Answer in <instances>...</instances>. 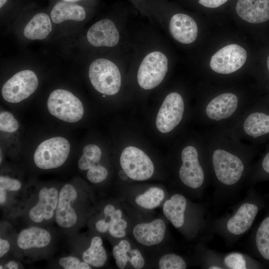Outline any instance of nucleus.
<instances>
[{
    "mask_svg": "<svg viewBox=\"0 0 269 269\" xmlns=\"http://www.w3.org/2000/svg\"><path fill=\"white\" fill-rule=\"evenodd\" d=\"M82 209V192L75 185L66 183L60 188L55 221L66 230L78 226Z\"/></svg>",
    "mask_w": 269,
    "mask_h": 269,
    "instance_id": "obj_1",
    "label": "nucleus"
},
{
    "mask_svg": "<svg viewBox=\"0 0 269 269\" xmlns=\"http://www.w3.org/2000/svg\"><path fill=\"white\" fill-rule=\"evenodd\" d=\"M89 77L94 89L106 95H114L121 86V75L117 66L111 60L98 58L89 68Z\"/></svg>",
    "mask_w": 269,
    "mask_h": 269,
    "instance_id": "obj_2",
    "label": "nucleus"
},
{
    "mask_svg": "<svg viewBox=\"0 0 269 269\" xmlns=\"http://www.w3.org/2000/svg\"><path fill=\"white\" fill-rule=\"evenodd\" d=\"M70 151L68 140L62 136L53 137L41 142L33 154V161L39 169L50 170L61 166Z\"/></svg>",
    "mask_w": 269,
    "mask_h": 269,
    "instance_id": "obj_3",
    "label": "nucleus"
},
{
    "mask_svg": "<svg viewBox=\"0 0 269 269\" xmlns=\"http://www.w3.org/2000/svg\"><path fill=\"white\" fill-rule=\"evenodd\" d=\"M47 107L51 115L71 123L80 121L84 112L81 101L73 93L64 89H56L50 94Z\"/></svg>",
    "mask_w": 269,
    "mask_h": 269,
    "instance_id": "obj_4",
    "label": "nucleus"
},
{
    "mask_svg": "<svg viewBox=\"0 0 269 269\" xmlns=\"http://www.w3.org/2000/svg\"><path fill=\"white\" fill-rule=\"evenodd\" d=\"M59 189L54 186H45L37 191L34 200H32L26 211L31 223L42 224L55 220Z\"/></svg>",
    "mask_w": 269,
    "mask_h": 269,
    "instance_id": "obj_5",
    "label": "nucleus"
},
{
    "mask_svg": "<svg viewBox=\"0 0 269 269\" xmlns=\"http://www.w3.org/2000/svg\"><path fill=\"white\" fill-rule=\"evenodd\" d=\"M168 70V59L159 51L148 53L139 65L137 80L139 86L145 90H151L159 85Z\"/></svg>",
    "mask_w": 269,
    "mask_h": 269,
    "instance_id": "obj_6",
    "label": "nucleus"
},
{
    "mask_svg": "<svg viewBox=\"0 0 269 269\" xmlns=\"http://www.w3.org/2000/svg\"><path fill=\"white\" fill-rule=\"evenodd\" d=\"M120 164L127 176L134 180H147L154 173V165L150 158L134 146H128L123 150Z\"/></svg>",
    "mask_w": 269,
    "mask_h": 269,
    "instance_id": "obj_7",
    "label": "nucleus"
},
{
    "mask_svg": "<svg viewBox=\"0 0 269 269\" xmlns=\"http://www.w3.org/2000/svg\"><path fill=\"white\" fill-rule=\"evenodd\" d=\"M38 85V78L30 70L20 71L3 84L1 89L3 99L11 103H19L33 94Z\"/></svg>",
    "mask_w": 269,
    "mask_h": 269,
    "instance_id": "obj_8",
    "label": "nucleus"
},
{
    "mask_svg": "<svg viewBox=\"0 0 269 269\" xmlns=\"http://www.w3.org/2000/svg\"><path fill=\"white\" fill-rule=\"evenodd\" d=\"M212 160L216 175L222 183L231 185L241 177L244 166L237 156L224 150L217 149L213 153Z\"/></svg>",
    "mask_w": 269,
    "mask_h": 269,
    "instance_id": "obj_9",
    "label": "nucleus"
},
{
    "mask_svg": "<svg viewBox=\"0 0 269 269\" xmlns=\"http://www.w3.org/2000/svg\"><path fill=\"white\" fill-rule=\"evenodd\" d=\"M247 54L241 46L232 44L217 51L211 58L210 65L215 72L232 73L240 69L246 61Z\"/></svg>",
    "mask_w": 269,
    "mask_h": 269,
    "instance_id": "obj_10",
    "label": "nucleus"
},
{
    "mask_svg": "<svg viewBox=\"0 0 269 269\" xmlns=\"http://www.w3.org/2000/svg\"><path fill=\"white\" fill-rule=\"evenodd\" d=\"M184 110V102L180 95L176 92L167 95L157 115L158 130L162 133L171 131L181 121Z\"/></svg>",
    "mask_w": 269,
    "mask_h": 269,
    "instance_id": "obj_11",
    "label": "nucleus"
},
{
    "mask_svg": "<svg viewBox=\"0 0 269 269\" xmlns=\"http://www.w3.org/2000/svg\"><path fill=\"white\" fill-rule=\"evenodd\" d=\"M182 164L179 171L181 181L192 188L200 187L204 179L203 170L198 159V152L192 146L184 148L181 152Z\"/></svg>",
    "mask_w": 269,
    "mask_h": 269,
    "instance_id": "obj_12",
    "label": "nucleus"
},
{
    "mask_svg": "<svg viewBox=\"0 0 269 269\" xmlns=\"http://www.w3.org/2000/svg\"><path fill=\"white\" fill-rule=\"evenodd\" d=\"M87 39L95 47H114L119 42V31L113 21L105 18L93 24L87 32Z\"/></svg>",
    "mask_w": 269,
    "mask_h": 269,
    "instance_id": "obj_13",
    "label": "nucleus"
},
{
    "mask_svg": "<svg viewBox=\"0 0 269 269\" xmlns=\"http://www.w3.org/2000/svg\"><path fill=\"white\" fill-rule=\"evenodd\" d=\"M52 240V235L48 230L33 225L20 231L17 236L16 245L22 251H33L48 247Z\"/></svg>",
    "mask_w": 269,
    "mask_h": 269,
    "instance_id": "obj_14",
    "label": "nucleus"
},
{
    "mask_svg": "<svg viewBox=\"0 0 269 269\" xmlns=\"http://www.w3.org/2000/svg\"><path fill=\"white\" fill-rule=\"evenodd\" d=\"M169 29L173 38L182 44L193 43L198 35V26L195 21L184 13H176L171 17Z\"/></svg>",
    "mask_w": 269,
    "mask_h": 269,
    "instance_id": "obj_15",
    "label": "nucleus"
},
{
    "mask_svg": "<svg viewBox=\"0 0 269 269\" xmlns=\"http://www.w3.org/2000/svg\"><path fill=\"white\" fill-rule=\"evenodd\" d=\"M166 232V225L161 219H156L148 223L137 224L133 229V234L136 241L147 247L155 246L163 240Z\"/></svg>",
    "mask_w": 269,
    "mask_h": 269,
    "instance_id": "obj_16",
    "label": "nucleus"
},
{
    "mask_svg": "<svg viewBox=\"0 0 269 269\" xmlns=\"http://www.w3.org/2000/svg\"><path fill=\"white\" fill-rule=\"evenodd\" d=\"M236 11L245 21L263 23L269 19V0H238Z\"/></svg>",
    "mask_w": 269,
    "mask_h": 269,
    "instance_id": "obj_17",
    "label": "nucleus"
},
{
    "mask_svg": "<svg viewBox=\"0 0 269 269\" xmlns=\"http://www.w3.org/2000/svg\"><path fill=\"white\" fill-rule=\"evenodd\" d=\"M237 97L232 93H224L212 99L208 104L206 113L211 119L219 121L230 117L236 111Z\"/></svg>",
    "mask_w": 269,
    "mask_h": 269,
    "instance_id": "obj_18",
    "label": "nucleus"
},
{
    "mask_svg": "<svg viewBox=\"0 0 269 269\" xmlns=\"http://www.w3.org/2000/svg\"><path fill=\"white\" fill-rule=\"evenodd\" d=\"M258 212V207L255 204L248 203L242 204L235 215L227 222V230L234 235L243 234L251 226Z\"/></svg>",
    "mask_w": 269,
    "mask_h": 269,
    "instance_id": "obj_19",
    "label": "nucleus"
},
{
    "mask_svg": "<svg viewBox=\"0 0 269 269\" xmlns=\"http://www.w3.org/2000/svg\"><path fill=\"white\" fill-rule=\"evenodd\" d=\"M86 15L85 10L82 6L64 0L57 2L50 13L52 21L56 24L68 20L82 21Z\"/></svg>",
    "mask_w": 269,
    "mask_h": 269,
    "instance_id": "obj_20",
    "label": "nucleus"
},
{
    "mask_svg": "<svg viewBox=\"0 0 269 269\" xmlns=\"http://www.w3.org/2000/svg\"><path fill=\"white\" fill-rule=\"evenodd\" d=\"M186 205V198L179 194L173 195L163 205L164 215L175 228H180L184 224Z\"/></svg>",
    "mask_w": 269,
    "mask_h": 269,
    "instance_id": "obj_21",
    "label": "nucleus"
},
{
    "mask_svg": "<svg viewBox=\"0 0 269 269\" xmlns=\"http://www.w3.org/2000/svg\"><path fill=\"white\" fill-rule=\"evenodd\" d=\"M52 30V24L48 15L45 13L35 14L25 25L23 34L30 40H42Z\"/></svg>",
    "mask_w": 269,
    "mask_h": 269,
    "instance_id": "obj_22",
    "label": "nucleus"
},
{
    "mask_svg": "<svg viewBox=\"0 0 269 269\" xmlns=\"http://www.w3.org/2000/svg\"><path fill=\"white\" fill-rule=\"evenodd\" d=\"M81 258L82 260L92 267L104 266L107 260V254L102 238L99 236L93 237L89 247L83 252Z\"/></svg>",
    "mask_w": 269,
    "mask_h": 269,
    "instance_id": "obj_23",
    "label": "nucleus"
},
{
    "mask_svg": "<svg viewBox=\"0 0 269 269\" xmlns=\"http://www.w3.org/2000/svg\"><path fill=\"white\" fill-rule=\"evenodd\" d=\"M244 130L249 135L256 138L269 133V115L256 112L245 120Z\"/></svg>",
    "mask_w": 269,
    "mask_h": 269,
    "instance_id": "obj_24",
    "label": "nucleus"
},
{
    "mask_svg": "<svg viewBox=\"0 0 269 269\" xmlns=\"http://www.w3.org/2000/svg\"><path fill=\"white\" fill-rule=\"evenodd\" d=\"M164 198L163 190L157 187L148 188L143 193L137 195L135 202L137 205L146 209H153L161 204Z\"/></svg>",
    "mask_w": 269,
    "mask_h": 269,
    "instance_id": "obj_25",
    "label": "nucleus"
},
{
    "mask_svg": "<svg viewBox=\"0 0 269 269\" xmlns=\"http://www.w3.org/2000/svg\"><path fill=\"white\" fill-rule=\"evenodd\" d=\"M22 189L21 182L8 176H0V204L1 207L6 206L12 195L18 193Z\"/></svg>",
    "mask_w": 269,
    "mask_h": 269,
    "instance_id": "obj_26",
    "label": "nucleus"
},
{
    "mask_svg": "<svg viewBox=\"0 0 269 269\" xmlns=\"http://www.w3.org/2000/svg\"><path fill=\"white\" fill-rule=\"evenodd\" d=\"M82 153L78 161V166L81 170L87 171L92 166L100 163L102 151L98 146L88 144L83 148Z\"/></svg>",
    "mask_w": 269,
    "mask_h": 269,
    "instance_id": "obj_27",
    "label": "nucleus"
},
{
    "mask_svg": "<svg viewBox=\"0 0 269 269\" xmlns=\"http://www.w3.org/2000/svg\"><path fill=\"white\" fill-rule=\"evenodd\" d=\"M256 242L261 255L265 259L269 260V217L265 219L259 227Z\"/></svg>",
    "mask_w": 269,
    "mask_h": 269,
    "instance_id": "obj_28",
    "label": "nucleus"
},
{
    "mask_svg": "<svg viewBox=\"0 0 269 269\" xmlns=\"http://www.w3.org/2000/svg\"><path fill=\"white\" fill-rule=\"evenodd\" d=\"M104 218L98 220L95 224L96 230L100 233L108 231L111 220L115 217H122L123 213L120 209H116L114 205L107 204L103 209Z\"/></svg>",
    "mask_w": 269,
    "mask_h": 269,
    "instance_id": "obj_29",
    "label": "nucleus"
},
{
    "mask_svg": "<svg viewBox=\"0 0 269 269\" xmlns=\"http://www.w3.org/2000/svg\"><path fill=\"white\" fill-rule=\"evenodd\" d=\"M131 246L130 242L126 240H122L118 245L113 248V255L116 260L117 267L120 269H124L128 262H130Z\"/></svg>",
    "mask_w": 269,
    "mask_h": 269,
    "instance_id": "obj_30",
    "label": "nucleus"
},
{
    "mask_svg": "<svg viewBox=\"0 0 269 269\" xmlns=\"http://www.w3.org/2000/svg\"><path fill=\"white\" fill-rule=\"evenodd\" d=\"M160 269H185L186 264L179 256L174 254H168L161 257L158 262Z\"/></svg>",
    "mask_w": 269,
    "mask_h": 269,
    "instance_id": "obj_31",
    "label": "nucleus"
},
{
    "mask_svg": "<svg viewBox=\"0 0 269 269\" xmlns=\"http://www.w3.org/2000/svg\"><path fill=\"white\" fill-rule=\"evenodd\" d=\"M19 125L13 115L9 112L2 111L0 114V130L6 133H13L17 130Z\"/></svg>",
    "mask_w": 269,
    "mask_h": 269,
    "instance_id": "obj_32",
    "label": "nucleus"
},
{
    "mask_svg": "<svg viewBox=\"0 0 269 269\" xmlns=\"http://www.w3.org/2000/svg\"><path fill=\"white\" fill-rule=\"evenodd\" d=\"M58 264L64 269H91L92 267L75 256L63 257L58 260Z\"/></svg>",
    "mask_w": 269,
    "mask_h": 269,
    "instance_id": "obj_33",
    "label": "nucleus"
},
{
    "mask_svg": "<svg viewBox=\"0 0 269 269\" xmlns=\"http://www.w3.org/2000/svg\"><path fill=\"white\" fill-rule=\"evenodd\" d=\"M127 226V222L125 219L116 217L111 220L108 232L114 238H122L126 235Z\"/></svg>",
    "mask_w": 269,
    "mask_h": 269,
    "instance_id": "obj_34",
    "label": "nucleus"
},
{
    "mask_svg": "<svg viewBox=\"0 0 269 269\" xmlns=\"http://www.w3.org/2000/svg\"><path fill=\"white\" fill-rule=\"evenodd\" d=\"M108 175L107 169L100 163L97 164L87 171L86 177L92 183H99L105 180Z\"/></svg>",
    "mask_w": 269,
    "mask_h": 269,
    "instance_id": "obj_35",
    "label": "nucleus"
},
{
    "mask_svg": "<svg viewBox=\"0 0 269 269\" xmlns=\"http://www.w3.org/2000/svg\"><path fill=\"white\" fill-rule=\"evenodd\" d=\"M227 267L232 269H246V261L243 256L239 253H232L228 255L224 259Z\"/></svg>",
    "mask_w": 269,
    "mask_h": 269,
    "instance_id": "obj_36",
    "label": "nucleus"
},
{
    "mask_svg": "<svg viewBox=\"0 0 269 269\" xmlns=\"http://www.w3.org/2000/svg\"><path fill=\"white\" fill-rule=\"evenodd\" d=\"M131 261L130 263L135 269H142L145 264L144 259L140 251L137 249L130 251Z\"/></svg>",
    "mask_w": 269,
    "mask_h": 269,
    "instance_id": "obj_37",
    "label": "nucleus"
},
{
    "mask_svg": "<svg viewBox=\"0 0 269 269\" xmlns=\"http://www.w3.org/2000/svg\"><path fill=\"white\" fill-rule=\"evenodd\" d=\"M228 0H199V3L207 7L216 8L225 3Z\"/></svg>",
    "mask_w": 269,
    "mask_h": 269,
    "instance_id": "obj_38",
    "label": "nucleus"
},
{
    "mask_svg": "<svg viewBox=\"0 0 269 269\" xmlns=\"http://www.w3.org/2000/svg\"><path fill=\"white\" fill-rule=\"evenodd\" d=\"M9 242L6 239H0V258L1 259L6 254L10 249Z\"/></svg>",
    "mask_w": 269,
    "mask_h": 269,
    "instance_id": "obj_39",
    "label": "nucleus"
},
{
    "mask_svg": "<svg viewBox=\"0 0 269 269\" xmlns=\"http://www.w3.org/2000/svg\"><path fill=\"white\" fill-rule=\"evenodd\" d=\"M3 266L6 269H17L19 268L18 263L15 261L11 260L7 262Z\"/></svg>",
    "mask_w": 269,
    "mask_h": 269,
    "instance_id": "obj_40",
    "label": "nucleus"
},
{
    "mask_svg": "<svg viewBox=\"0 0 269 269\" xmlns=\"http://www.w3.org/2000/svg\"><path fill=\"white\" fill-rule=\"evenodd\" d=\"M262 166L264 170L269 173V152L264 158L262 162Z\"/></svg>",
    "mask_w": 269,
    "mask_h": 269,
    "instance_id": "obj_41",
    "label": "nucleus"
},
{
    "mask_svg": "<svg viewBox=\"0 0 269 269\" xmlns=\"http://www.w3.org/2000/svg\"><path fill=\"white\" fill-rule=\"evenodd\" d=\"M7 0H0V8L6 3Z\"/></svg>",
    "mask_w": 269,
    "mask_h": 269,
    "instance_id": "obj_42",
    "label": "nucleus"
},
{
    "mask_svg": "<svg viewBox=\"0 0 269 269\" xmlns=\"http://www.w3.org/2000/svg\"><path fill=\"white\" fill-rule=\"evenodd\" d=\"M267 64L268 69L269 71V55L268 56V58H267Z\"/></svg>",
    "mask_w": 269,
    "mask_h": 269,
    "instance_id": "obj_43",
    "label": "nucleus"
},
{
    "mask_svg": "<svg viewBox=\"0 0 269 269\" xmlns=\"http://www.w3.org/2000/svg\"><path fill=\"white\" fill-rule=\"evenodd\" d=\"M64 0V1H68V2H75V1H77L79 0Z\"/></svg>",
    "mask_w": 269,
    "mask_h": 269,
    "instance_id": "obj_44",
    "label": "nucleus"
},
{
    "mask_svg": "<svg viewBox=\"0 0 269 269\" xmlns=\"http://www.w3.org/2000/svg\"><path fill=\"white\" fill-rule=\"evenodd\" d=\"M210 269H221L219 267H211L210 268Z\"/></svg>",
    "mask_w": 269,
    "mask_h": 269,
    "instance_id": "obj_45",
    "label": "nucleus"
}]
</instances>
